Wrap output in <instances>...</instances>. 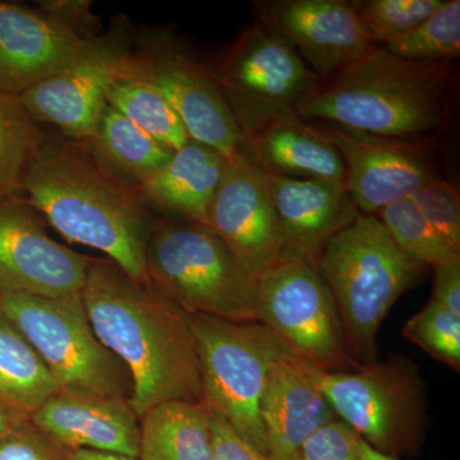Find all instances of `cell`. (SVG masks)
<instances>
[{
    "label": "cell",
    "mask_w": 460,
    "mask_h": 460,
    "mask_svg": "<svg viewBox=\"0 0 460 460\" xmlns=\"http://www.w3.org/2000/svg\"><path fill=\"white\" fill-rule=\"evenodd\" d=\"M30 420L72 452L96 450L136 459L140 454V420L129 399L60 387Z\"/></svg>",
    "instance_id": "17"
},
{
    "label": "cell",
    "mask_w": 460,
    "mask_h": 460,
    "mask_svg": "<svg viewBox=\"0 0 460 460\" xmlns=\"http://www.w3.org/2000/svg\"><path fill=\"white\" fill-rule=\"evenodd\" d=\"M135 33L126 18L84 42L66 69L20 96L36 124L56 127L60 135L89 140L107 105V91L131 56Z\"/></svg>",
    "instance_id": "12"
},
{
    "label": "cell",
    "mask_w": 460,
    "mask_h": 460,
    "mask_svg": "<svg viewBox=\"0 0 460 460\" xmlns=\"http://www.w3.org/2000/svg\"><path fill=\"white\" fill-rule=\"evenodd\" d=\"M20 193L63 237L147 280L155 217L140 189L111 171L87 141L44 132L23 171Z\"/></svg>",
    "instance_id": "1"
},
{
    "label": "cell",
    "mask_w": 460,
    "mask_h": 460,
    "mask_svg": "<svg viewBox=\"0 0 460 460\" xmlns=\"http://www.w3.org/2000/svg\"><path fill=\"white\" fill-rule=\"evenodd\" d=\"M20 420H23L14 419L8 411H3L2 408H0V438H3V435L7 434L9 429L13 428Z\"/></svg>",
    "instance_id": "39"
},
{
    "label": "cell",
    "mask_w": 460,
    "mask_h": 460,
    "mask_svg": "<svg viewBox=\"0 0 460 460\" xmlns=\"http://www.w3.org/2000/svg\"><path fill=\"white\" fill-rule=\"evenodd\" d=\"M208 228L255 281L279 261L284 252L283 234L268 172L244 155L226 160Z\"/></svg>",
    "instance_id": "14"
},
{
    "label": "cell",
    "mask_w": 460,
    "mask_h": 460,
    "mask_svg": "<svg viewBox=\"0 0 460 460\" xmlns=\"http://www.w3.org/2000/svg\"><path fill=\"white\" fill-rule=\"evenodd\" d=\"M243 155L270 174L345 183L347 172L338 148L323 129L296 113L268 124L244 145Z\"/></svg>",
    "instance_id": "21"
},
{
    "label": "cell",
    "mask_w": 460,
    "mask_h": 460,
    "mask_svg": "<svg viewBox=\"0 0 460 460\" xmlns=\"http://www.w3.org/2000/svg\"><path fill=\"white\" fill-rule=\"evenodd\" d=\"M384 48L411 62L452 63L460 56L459 0H447L420 25Z\"/></svg>",
    "instance_id": "27"
},
{
    "label": "cell",
    "mask_w": 460,
    "mask_h": 460,
    "mask_svg": "<svg viewBox=\"0 0 460 460\" xmlns=\"http://www.w3.org/2000/svg\"><path fill=\"white\" fill-rule=\"evenodd\" d=\"M226 164V157L214 148L190 140L138 189L150 208L208 226Z\"/></svg>",
    "instance_id": "22"
},
{
    "label": "cell",
    "mask_w": 460,
    "mask_h": 460,
    "mask_svg": "<svg viewBox=\"0 0 460 460\" xmlns=\"http://www.w3.org/2000/svg\"><path fill=\"white\" fill-rule=\"evenodd\" d=\"M214 460H270L244 441L222 417L211 411Z\"/></svg>",
    "instance_id": "36"
},
{
    "label": "cell",
    "mask_w": 460,
    "mask_h": 460,
    "mask_svg": "<svg viewBox=\"0 0 460 460\" xmlns=\"http://www.w3.org/2000/svg\"><path fill=\"white\" fill-rule=\"evenodd\" d=\"M323 131L343 157L345 189L361 214L376 215L438 177L413 142L332 126Z\"/></svg>",
    "instance_id": "16"
},
{
    "label": "cell",
    "mask_w": 460,
    "mask_h": 460,
    "mask_svg": "<svg viewBox=\"0 0 460 460\" xmlns=\"http://www.w3.org/2000/svg\"><path fill=\"white\" fill-rule=\"evenodd\" d=\"M81 298L96 337L131 375L138 420L162 402H204L190 316L150 281L93 259Z\"/></svg>",
    "instance_id": "2"
},
{
    "label": "cell",
    "mask_w": 460,
    "mask_h": 460,
    "mask_svg": "<svg viewBox=\"0 0 460 460\" xmlns=\"http://www.w3.org/2000/svg\"><path fill=\"white\" fill-rule=\"evenodd\" d=\"M72 460H137L120 454L96 452V450L80 449L72 452Z\"/></svg>",
    "instance_id": "38"
},
{
    "label": "cell",
    "mask_w": 460,
    "mask_h": 460,
    "mask_svg": "<svg viewBox=\"0 0 460 460\" xmlns=\"http://www.w3.org/2000/svg\"><path fill=\"white\" fill-rule=\"evenodd\" d=\"M256 321L298 361L323 372L358 367L345 347L337 305L316 262L284 256L256 279Z\"/></svg>",
    "instance_id": "9"
},
{
    "label": "cell",
    "mask_w": 460,
    "mask_h": 460,
    "mask_svg": "<svg viewBox=\"0 0 460 460\" xmlns=\"http://www.w3.org/2000/svg\"><path fill=\"white\" fill-rule=\"evenodd\" d=\"M133 54L178 114L190 140L226 160L243 155L244 140L211 66L164 30L136 36Z\"/></svg>",
    "instance_id": "11"
},
{
    "label": "cell",
    "mask_w": 460,
    "mask_h": 460,
    "mask_svg": "<svg viewBox=\"0 0 460 460\" xmlns=\"http://www.w3.org/2000/svg\"><path fill=\"white\" fill-rule=\"evenodd\" d=\"M0 460H72V450L23 420L0 438Z\"/></svg>",
    "instance_id": "33"
},
{
    "label": "cell",
    "mask_w": 460,
    "mask_h": 460,
    "mask_svg": "<svg viewBox=\"0 0 460 460\" xmlns=\"http://www.w3.org/2000/svg\"><path fill=\"white\" fill-rule=\"evenodd\" d=\"M107 105L172 151L190 140L174 109L138 65L133 49L109 86Z\"/></svg>",
    "instance_id": "25"
},
{
    "label": "cell",
    "mask_w": 460,
    "mask_h": 460,
    "mask_svg": "<svg viewBox=\"0 0 460 460\" xmlns=\"http://www.w3.org/2000/svg\"><path fill=\"white\" fill-rule=\"evenodd\" d=\"M60 389L47 363L0 310V408L17 420H30Z\"/></svg>",
    "instance_id": "24"
},
{
    "label": "cell",
    "mask_w": 460,
    "mask_h": 460,
    "mask_svg": "<svg viewBox=\"0 0 460 460\" xmlns=\"http://www.w3.org/2000/svg\"><path fill=\"white\" fill-rule=\"evenodd\" d=\"M281 234L283 256L316 262L326 243L356 220L359 211L345 183L296 180L268 172Z\"/></svg>",
    "instance_id": "20"
},
{
    "label": "cell",
    "mask_w": 460,
    "mask_h": 460,
    "mask_svg": "<svg viewBox=\"0 0 460 460\" xmlns=\"http://www.w3.org/2000/svg\"><path fill=\"white\" fill-rule=\"evenodd\" d=\"M0 310L29 339L60 387L131 398V375L96 337L81 293L42 296L0 288Z\"/></svg>",
    "instance_id": "8"
},
{
    "label": "cell",
    "mask_w": 460,
    "mask_h": 460,
    "mask_svg": "<svg viewBox=\"0 0 460 460\" xmlns=\"http://www.w3.org/2000/svg\"><path fill=\"white\" fill-rule=\"evenodd\" d=\"M302 460H363L361 438L341 420H332L305 441Z\"/></svg>",
    "instance_id": "34"
},
{
    "label": "cell",
    "mask_w": 460,
    "mask_h": 460,
    "mask_svg": "<svg viewBox=\"0 0 460 460\" xmlns=\"http://www.w3.org/2000/svg\"><path fill=\"white\" fill-rule=\"evenodd\" d=\"M449 65L411 62L375 47L320 81L296 113L375 137L425 138L443 128L449 114Z\"/></svg>",
    "instance_id": "3"
},
{
    "label": "cell",
    "mask_w": 460,
    "mask_h": 460,
    "mask_svg": "<svg viewBox=\"0 0 460 460\" xmlns=\"http://www.w3.org/2000/svg\"><path fill=\"white\" fill-rule=\"evenodd\" d=\"M213 71L244 145L268 124L296 113L320 83L283 39L259 22L243 30Z\"/></svg>",
    "instance_id": "10"
},
{
    "label": "cell",
    "mask_w": 460,
    "mask_h": 460,
    "mask_svg": "<svg viewBox=\"0 0 460 460\" xmlns=\"http://www.w3.org/2000/svg\"><path fill=\"white\" fill-rule=\"evenodd\" d=\"M316 378L338 420L372 449L394 459L420 449L429 428L428 386L410 358L389 354L352 371L316 370Z\"/></svg>",
    "instance_id": "6"
},
{
    "label": "cell",
    "mask_w": 460,
    "mask_h": 460,
    "mask_svg": "<svg viewBox=\"0 0 460 460\" xmlns=\"http://www.w3.org/2000/svg\"><path fill=\"white\" fill-rule=\"evenodd\" d=\"M146 275L187 314L256 321V281L208 226L155 219Z\"/></svg>",
    "instance_id": "5"
},
{
    "label": "cell",
    "mask_w": 460,
    "mask_h": 460,
    "mask_svg": "<svg viewBox=\"0 0 460 460\" xmlns=\"http://www.w3.org/2000/svg\"><path fill=\"white\" fill-rule=\"evenodd\" d=\"M316 265L337 305L350 358L357 365L375 361L381 323L429 266L408 259L376 215L361 213L330 239Z\"/></svg>",
    "instance_id": "4"
},
{
    "label": "cell",
    "mask_w": 460,
    "mask_h": 460,
    "mask_svg": "<svg viewBox=\"0 0 460 460\" xmlns=\"http://www.w3.org/2000/svg\"><path fill=\"white\" fill-rule=\"evenodd\" d=\"M39 9L83 40H91L102 33L98 16L90 0H41Z\"/></svg>",
    "instance_id": "35"
},
{
    "label": "cell",
    "mask_w": 460,
    "mask_h": 460,
    "mask_svg": "<svg viewBox=\"0 0 460 460\" xmlns=\"http://www.w3.org/2000/svg\"><path fill=\"white\" fill-rule=\"evenodd\" d=\"M42 135L20 96L0 91V192L20 193L23 171Z\"/></svg>",
    "instance_id": "29"
},
{
    "label": "cell",
    "mask_w": 460,
    "mask_h": 460,
    "mask_svg": "<svg viewBox=\"0 0 460 460\" xmlns=\"http://www.w3.org/2000/svg\"><path fill=\"white\" fill-rule=\"evenodd\" d=\"M432 268L435 271L432 299L460 314V259L438 263Z\"/></svg>",
    "instance_id": "37"
},
{
    "label": "cell",
    "mask_w": 460,
    "mask_h": 460,
    "mask_svg": "<svg viewBox=\"0 0 460 460\" xmlns=\"http://www.w3.org/2000/svg\"><path fill=\"white\" fill-rule=\"evenodd\" d=\"M253 4L259 23L283 39L320 81L375 48L359 25L354 2L268 0Z\"/></svg>",
    "instance_id": "15"
},
{
    "label": "cell",
    "mask_w": 460,
    "mask_h": 460,
    "mask_svg": "<svg viewBox=\"0 0 460 460\" xmlns=\"http://www.w3.org/2000/svg\"><path fill=\"white\" fill-rule=\"evenodd\" d=\"M140 460H214L211 411L205 402L172 401L140 420Z\"/></svg>",
    "instance_id": "23"
},
{
    "label": "cell",
    "mask_w": 460,
    "mask_h": 460,
    "mask_svg": "<svg viewBox=\"0 0 460 460\" xmlns=\"http://www.w3.org/2000/svg\"><path fill=\"white\" fill-rule=\"evenodd\" d=\"M376 217L408 259L426 266L460 259V251L420 214L410 199L387 205Z\"/></svg>",
    "instance_id": "28"
},
{
    "label": "cell",
    "mask_w": 460,
    "mask_h": 460,
    "mask_svg": "<svg viewBox=\"0 0 460 460\" xmlns=\"http://www.w3.org/2000/svg\"><path fill=\"white\" fill-rule=\"evenodd\" d=\"M408 339L432 358L460 372V314L452 313L435 299L411 317L402 330Z\"/></svg>",
    "instance_id": "31"
},
{
    "label": "cell",
    "mask_w": 460,
    "mask_h": 460,
    "mask_svg": "<svg viewBox=\"0 0 460 460\" xmlns=\"http://www.w3.org/2000/svg\"><path fill=\"white\" fill-rule=\"evenodd\" d=\"M261 419L269 459L302 460L305 441L338 417L320 389L316 368L286 354L269 370Z\"/></svg>",
    "instance_id": "19"
},
{
    "label": "cell",
    "mask_w": 460,
    "mask_h": 460,
    "mask_svg": "<svg viewBox=\"0 0 460 460\" xmlns=\"http://www.w3.org/2000/svg\"><path fill=\"white\" fill-rule=\"evenodd\" d=\"M410 201L456 250L460 251V199L458 190L452 183L435 177L417 190Z\"/></svg>",
    "instance_id": "32"
},
{
    "label": "cell",
    "mask_w": 460,
    "mask_h": 460,
    "mask_svg": "<svg viewBox=\"0 0 460 460\" xmlns=\"http://www.w3.org/2000/svg\"><path fill=\"white\" fill-rule=\"evenodd\" d=\"M93 259L58 243L21 193L0 192V288L30 295H78Z\"/></svg>",
    "instance_id": "13"
},
{
    "label": "cell",
    "mask_w": 460,
    "mask_h": 460,
    "mask_svg": "<svg viewBox=\"0 0 460 460\" xmlns=\"http://www.w3.org/2000/svg\"><path fill=\"white\" fill-rule=\"evenodd\" d=\"M189 316L205 404L269 458L261 419L263 390L272 363L290 353L259 321Z\"/></svg>",
    "instance_id": "7"
},
{
    "label": "cell",
    "mask_w": 460,
    "mask_h": 460,
    "mask_svg": "<svg viewBox=\"0 0 460 460\" xmlns=\"http://www.w3.org/2000/svg\"><path fill=\"white\" fill-rule=\"evenodd\" d=\"M86 41L39 8L0 2V91L22 95L71 65Z\"/></svg>",
    "instance_id": "18"
},
{
    "label": "cell",
    "mask_w": 460,
    "mask_h": 460,
    "mask_svg": "<svg viewBox=\"0 0 460 460\" xmlns=\"http://www.w3.org/2000/svg\"><path fill=\"white\" fill-rule=\"evenodd\" d=\"M447 0H366L354 2L357 17L372 45L401 38L443 7Z\"/></svg>",
    "instance_id": "30"
},
{
    "label": "cell",
    "mask_w": 460,
    "mask_h": 460,
    "mask_svg": "<svg viewBox=\"0 0 460 460\" xmlns=\"http://www.w3.org/2000/svg\"><path fill=\"white\" fill-rule=\"evenodd\" d=\"M86 141L111 171L137 187L164 166L174 153L109 105Z\"/></svg>",
    "instance_id": "26"
},
{
    "label": "cell",
    "mask_w": 460,
    "mask_h": 460,
    "mask_svg": "<svg viewBox=\"0 0 460 460\" xmlns=\"http://www.w3.org/2000/svg\"><path fill=\"white\" fill-rule=\"evenodd\" d=\"M361 453L363 460H398L390 458V456H384V454L376 452L372 449L370 445L366 444L361 438Z\"/></svg>",
    "instance_id": "40"
}]
</instances>
